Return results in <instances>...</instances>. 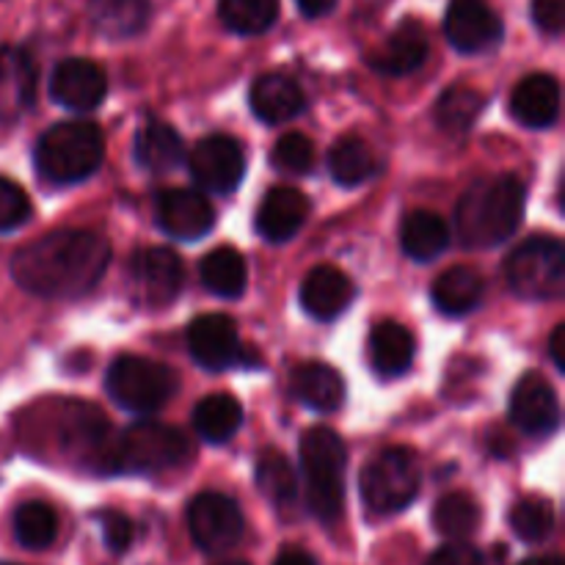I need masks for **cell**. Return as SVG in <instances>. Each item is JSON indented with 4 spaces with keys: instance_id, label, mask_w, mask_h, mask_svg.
Returning a JSON list of instances; mask_svg holds the SVG:
<instances>
[{
    "instance_id": "cell-1",
    "label": "cell",
    "mask_w": 565,
    "mask_h": 565,
    "mask_svg": "<svg viewBox=\"0 0 565 565\" xmlns=\"http://www.w3.org/2000/svg\"><path fill=\"white\" fill-rule=\"evenodd\" d=\"M110 263V243L88 230H61L25 243L11 257V276L42 298L86 296Z\"/></svg>"
},
{
    "instance_id": "cell-2",
    "label": "cell",
    "mask_w": 565,
    "mask_h": 565,
    "mask_svg": "<svg viewBox=\"0 0 565 565\" xmlns=\"http://www.w3.org/2000/svg\"><path fill=\"white\" fill-rule=\"evenodd\" d=\"M524 218V185L513 174L475 182L456 207L458 241L467 248H491L516 235Z\"/></svg>"
},
{
    "instance_id": "cell-3",
    "label": "cell",
    "mask_w": 565,
    "mask_h": 565,
    "mask_svg": "<svg viewBox=\"0 0 565 565\" xmlns=\"http://www.w3.org/2000/svg\"><path fill=\"white\" fill-rule=\"evenodd\" d=\"M105 158V138L92 121H61L42 132L33 149L36 171L53 185L88 180Z\"/></svg>"
},
{
    "instance_id": "cell-4",
    "label": "cell",
    "mask_w": 565,
    "mask_h": 565,
    "mask_svg": "<svg viewBox=\"0 0 565 565\" xmlns=\"http://www.w3.org/2000/svg\"><path fill=\"white\" fill-rule=\"evenodd\" d=\"M298 452H301L309 511L318 522H337L342 516V505H345V483H342L348 467L345 445L331 428H312L303 434Z\"/></svg>"
},
{
    "instance_id": "cell-5",
    "label": "cell",
    "mask_w": 565,
    "mask_h": 565,
    "mask_svg": "<svg viewBox=\"0 0 565 565\" xmlns=\"http://www.w3.org/2000/svg\"><path fill=\"white\" fill-rule=\"evenodd\" d=\"M191 452L185 434L163 423H138L110 447L108 472L152 475L180 467Z\"/></svg>"
},
{
    "instance_id": "cell-6",
    "label": "cell",
    "mask_w": 565,
    "mask_h": 565,
    "mask_svg": "<svg viewBox=\"0 0 565 565\" xmlns=\"http://www.w3.org/2000/svg\"><path fill=\"white\" fill-rule=\"evenodd\" d=\"M423 469L408 447H386L362 472V500L373 513H401L419 494Z\"/></svg>"
},
{
    "instance_id": "cell-7",
    "label": "cell",
    "mask_w": 565,
    "mask_h": 565,
    "mask_svg": "<svg viewBox=\"0 0 565 565\" xmlns=\"http://www.w3.org/2000/svg\"><path fill=\"white\" fill-rule=\"evenodd\" d=\"M105 386L125 412L152 414L174 397L180 379L174 370L152 359L119 356L108 367Z\"/></svg>"
},
{
    "instance_id": "cell-8",
    "label": "cell",
    "mask_w": 565,
    "mask_h": 565,
    "mask_svg": "<svg viewBox=\"0 0 565 565\" xmlns=\"http://www.w3.org/2000/svg\"><path fill=\"white\" fill-rule=\"evenodd\" d=\"M508 285L527 301H555L565 292V248L557 237H530L508 257Z\"/></svg>"
},
{
    "instance_id": "cell-9",
    "label": "cell",
    "mask_w": 565,
    "mask_h": 565,
    "mask_svg": "<svg viewBox=\"0 0 565 565\" xmlns=\"http://www.w3.org/2000/svg\"><path fill=\"white\" fill-rule=\"evenodd\" d=\"M188 530L193 544L210 555H221L237 546L243 535V513L232 497L204 491L188 505Z\"/></svg>"
},
{
    "instance_id": "cell-10",
    "label": "cell",
    "mask_w": 565,
    "mask_h": 565,
    "mask_svg": "<svg viewBox=\"0 0 565 565\" xmlns=\"http://www.w3.org/2000/svg\"><path fill=\"white\" fill-rule=\"evenodd\" d=\"M188 169L207 193H232L246 174V154L230 136H207L191 149Z\"/></svg>"
},
{
    "instance_id": "cell-11",
    "label": "cell",
    "mask_w": 565,
    "mask_h": 565,
    "mask_svg": "<svg viewBox=\"0 0 565 565\" xmlns=\"http://www.w3.org/2000/svg\"><path fill=\"white\" fill-rule=\"evenodd\" d=\"M188 351H191L193 362L210 373H221V370L243 364L237 326L226 315H199L188 326Z\"/></svg>"
},
{
    "instance_id": "cell-12",
    "label": "cell",
    "mask_w": 565,
    "mask_h": 565,
    "mask_svg": "<svg viewBox=\"0 0 565 565\" xmlns=\"http://www.w3.org/2000/svg\"><path fill=\"white\" fill-rule=\"evenodd\" d=\"M130 279L136 287V296L147 307H166L174 301L182 290V263L169 248H141L132 254Z\"/></svg>"
},
{
    "instance_id": "cell-13",
    "label": "cell",
    "mask_w": 565,
    "mask_h": 565,
    "mask_svg": "<svg viewBox=\"0 0 565 565\" xmlns=\"http://www.w3.org/2000/svg\"><path fill=\"white\" fill-rule=\"evenodd\" d=\"M447 39L461 53H486L502 39V20L486 0H450L445 17Z\"/></svg>"
},
{
    "instance_id": "cell-14",
    "label": "cell",
    "mask_w": 565,
    "mask_h": 565,
    "mask_svg": "<svg viewBox=\"0 0 565 565\" xmlns=\"http://www.w3.org/2000/svg\"><path fill=\"white\" fill-rule=\"evenodd\" d=\"M154 215H158L160 230L174 241H199L215 224L213 204L193 188H171L160 193Z\"/></svg>"
},
{
    "instance_id": "cell-15",
    "label": "cell",
    "mask_w": 565,
    "mask_h": 565,
    "mask_svg": "<svg viewBox=\"0 0 565 565\" xmlns=\"http://www.w3.org/2000/svg\"><path fill=\"white\" fill-rule=\"evenodd\" d=\"M511 419L519 430L530 436H550L561 425V401L555 386L541 373H527L519 379L511 395Z\"/></svg>"
},
{
    "instance_id": "cell-16",
    "label": "cell",
    "mask_w": 565,
    "mask_h": 565,
    "mask_svg": "<svg viewBox=\"0 0 565 565\" xmlns=\"http://www.w3.org/2000/svg\"><path fill=\"white\" fill-rule=\"evenodd\" d=\"M50 94L58 105L70 110H94L108 94L105 72L88 58L61 61L50 77Z\"/></svg>"
},
{
    "instance_id": "cell-17",
    "label": "cell",
    "mask_w": 565,
    "mask_h": 565,
    "mask_svg": "<svg viewBox=\"0 0 565 565\" xmlns=\"http://www.w3.org/2000/svg\"><path fill=\"white\" fill-rule=\"evenodd\" d=\"M39 70L22 47H0V125L20 119L36 97Z\"/></svg>"
},
{
    "instance_id": "cell-18",
    "label": "cell",
    "mask_w": 565,
    "mask_h": 565,
    "mask_svg": "<svg viewBox=\"0 0 565 565\" xmlns=\"http://www.w3.org/2000/svg\"><path fill=\"white\" fill-rule=\"evenodd\" d=\"M309 218V199L296 188H270L257 210V230L268 243H287Z\"/></svg>"
},
{
    "instance_id": "cell-19",
    "label": "cell",
    "mask_w": 565,
    "mask_h": 565,
    "mask_svg": "<svg viewBox=\"0 0 565 565\" xmlns=\"http://www.w3.org/2000/svg\"><path fill=\"white\" fill-rule=\"evenodd\" d=\"M353 281L334 265H318L301 285V307L315 320H334L351 307Z\"/></svg>"
},
{
    "instance_id": "cell-20",
    "label": "cell",
    "mask_w": 565,
    "mask_h": 565,
    "mask_svg": "<svg viewBox=\"0 0 565 565\" xmlns=\"http://www.w3.org/2000/svg\"><path fill=\"white\" fill-rule=\"evenodd\" d=\"M511 114L533 130H546L561 116V86L552 75H527L511 94Z\"/></svg>"
},
{
    "instance_id": "cell-21",
    "label": "cell",
    "mask_w": 565,
    "mask_h": 565,
    "mask_svg": "<svg viewBox=\"0 0 565 565\" xmlns=\"http://www.w3.org/2000/svg\"><path fill=\"white\" fill-rule=\"evenodd\" d=\"M425 58H428V33L417 20H403L370 55V64L384 75H408L417 72Z\"/></svg>"
},
{
    "instance_id": "cell-22",
    "label": "cell",
    "mask_w": 565,
    "mask_h": 565,
    "mask_svg": "<svg viewBox=\"0 0 565 565\" xmlns=\"http://www.w3.org/2000/svg\"><path fill=\"white\" fill-rule=\"evenodd\" d=\"M248 103H252L254 116L263 119L265 125H281V121H290L301 114L303 94L292 77L268 72V75H259L252 83Z\"/></svg>"
},
{
    "instance_id": "cell-23",
    "label": "cell",
    "mask_w": 565,
    "mask_h": 565,
    "mask_svg": "<svg viewBox=\"0 0 565 565\" xmlns=\"http://www.w3.org/2000/svg\"><path fill=\"white\" fill-rule=\"evenodd\" d=\"M136 160L143 171L152 174H166L174 171L185 158V143H182L180 132L171 125L158 119H149L138 127L136 132Z\"/></svg>"
},
{
    "instance_id": "cell-24",
    "label": "cell",
    "mask_w": 565,
    "mask_h": 565,
    "mask_svg": "<svg viewBox=\"0 0 565 565\" xmlns=\"http://www.w3.org/2000/svg\"><path fill=\"white\" fill-rule=\"evenodd\" d=\"M290 384L298 401L312 408V412L331 414L345 401V381L334 367L323 362H307L296 367Z\"/></svg>"
},
{
    "instance_id": "cell-25",
    "label": "cell",
    "mask_w": 565,
    "mask_h": 565,
    "mask_svg": "<svg viewBox=\"0 0 565 565\" xmlns=\"http://www.w3.org/2000/svg\"><path fill=\"white\" fill-rule=\"evenodd\" d=\"M370 362L384 379L403 375L414 362V337L406 326L384 320L370 334Z\"/></svg>"
},
{
    "instance_id": "cell-26",
    "label": "cell",
    "mask_w": 565,
    "mask_h": 565,
    "mask_svg": "<svg viewBox=\"0 0 565 565\" xmlns=\"http://www.w3.org/2000/svg\"><path fill=\"white\" fill-rule=\"evenodd\" d=\"M401 246L406 257L417 259V263H430L450 246V226L430 210H414L403 218Z\"/></svg>"
},
{
    "instance_id": "cell-27",
    "label": "cell",
    "mask_w": 565,
    "mask_h": 565,
    "mask_svg": "<svg viewBox=\"0 0 565 565\" xmlns=\"http://www.w3.org/2000/svg\"><path fill=\"white\" fill-rule=\"evenodd\" d=\"M483 290L486 281L478 270L469 268V265H456V268L445 270V274L436 279L430 298H434L436 309H439L441 315L456 318V315L472 312L480 303V298H483Z\"/></svg>"
},
{
    "instance_id": "cell-28",
    "label": "cell",
    "mask_w": 565,
    "mask_h": 565,
    "mask_svg": "<svg viewBox=\"0 0 565 565\" xmlns=\"http://www.w3.org/2000/svg\"><path fill=\"white\" fill-rule=\"evenodd\" d=\"M92 25L108 39H130L149 22V0H92Z\"/></svg>"
},
{
    "instance_id": "cell-29",
    "label": "cell",
    "mask_w": 565,
    "mask_h": 565,
    "mask_svg": "<svg viewBox=\"0 0 565 565\" xmlns=\"http://www.w3.org/2000/svg\"><path fill=\"white\" fill-rule=\"evenodd\" d=\"M243 425V406L232 395H207L204 401H199V406L193 408V428L202 436L204 441H213V445H224L232 436L241 430Z\"/></svg>"
},
{
    "instance_id": "cell-30",
    "label": "cell",
    "mask_w": 565,
    "mask_h": 565,
    "mask_svg": "<svg viewBox=\"0 0 565 565\" xmlns=\"http://www.w3.org/2000/svg\"><path fill=\"white\" fill-rule=\"evenodd\" d=\"M199 274H202L204 287L218 298H241L243 290H246V259H243L241 252H235L230 246H221L215 252H210L202 259Z\"/></svg>"
},
{
    "instance_id": "cell-31",
    "label": "cell",
    "mask_w": 565,
    "mask_h": 565,
    "mask_svg": "<svg viewBox=\"0 0 565 565\" xmlns=\"http://www.w3.org/2000/svg\"><path fill=\"white\" fill-rule=\"evenodd\" d=\"M329 171L334 177L337 185L356 188L364 180H370L375 171L373 149L362 141L359 136H342L334 141L329 152Z\"/></svg>"
},
{
    "instance_id": "cell-32",
    "label": "cell",
    "mask_w": 565,
    "mask_h": 565,
    "mask_svg": "<svg viewBox=\"0 0 565 565\" xmlns=\"http://www.w3.org/2000/svg\"><path fill=\"white\" fill-rule=\"evenodd\" d=\"M254 480H257L259 491H263L276 508H287L296 502V469H292V463L287 461L279 450H263V456L257 458V469H254Z\"/></svg>"
},
{
    "instance_id": "cell-33",
    "label": "cell",
    "mask_w": 565,
    "mask_h": 565,
    "mask_svg": "<svg viewBox=\"0 0 565 565\" xmlns=\"http://www.w3.org/2000/svg\"><path fill=\"white\" fill-rule=\"evenodd\" d=\"M218 17L232 33L257 36L265 33L279 17V0H221Z\"/></svg>"
},
{
    "instance_id": "cell-34",
    "label": "cell",
    "mask_w": 565,
    "mask_h": 565,
    "mask_svg": "<svg viewBox=\"0 0 565 565\" xmlns=\"http://www.w3.org/2000/svg\"><path fill=\"white\" fill-rule=\"evenodd\" d=\"M483 94L475 92V88L452 86L436 103V121L450 136H461V132H467L475 125V119L483 110Z\"/></svg>"
},
{
    "instance_id": "cell-35",
    "label": "cell",
    "mask_w": 565,
    "mask_h": 565,
    "mask_svg": "<svg viewBox=\"0 0 565 565\" xmlns=\"http://www.w3.org/2000/svg\"><path fill=\"white\" fill-rule=\"evenodd\" d=\"M434 524L445 539L450 541H463L478 530L480 524V508L463 491H452L439 500L434 511Z\"/></svg>"
},
{
    "instance_id": "cell-36",
    "label": "cell",
    "mask_w": 565,
    "mask_h": 565,
    "mask_svg": "<svg viewBox=\"0 0 565 565\" xmlns=\"http://www.w3.org/2000/svg\"><path fill=\"white\" fill-rule=\"evenodd\" d=\"M58 533V519L44 502H25L14 513V535L25 550H47Z\"/></svg>"
},
{
    "instance_id": "cell-37",
    "label": "cell",
    "mask_w": 565,
    "mask_h": 565,
    "mask_svg": "<svg viewBox=\"0 0 565 565\" xmlns=\"http://www.w3.org/2000/svg\"><path fill=\"white\" fill-rule=\"evenodd\" d=\"M511 527L527 544H541L555 530V508H552L550 500H541V497L519 500L511 508Z\"/></svg>"
},
{
    "instance_id": "cell-38",
    "label": "cell",
    "mask_w": 565,
    "mask_h": 565,
    "mask_svg": "<svg viewBox=\"0 0 565 565\" xmlns=\"http://www.w3.org/2000/svg\"><path fill=\"white\" fill-rule=\"evenodd\" d=\"M270 160L287 174H307L315 166V143L301 132H287L276 141Z\"/></svg>"
},
{
    "instance_id": "cell-39",
    "label": "cell",
    "mask_w": 565,
    "mask_h": 565,
    "mask_svg": "<svg viewBox=\"0 0 565 565\" xmlns=\"http://www.w3.org/2000/svg\"><path fill=\"white\" fill-rule=\"evenodd\" d=\"M31 218V202L25 191L0 177V232H11Z\"/></svg>"
},
{
    "instance_id": "cell-40",
    "label": "cell",
    "mask_w": 565,
    "mask_h": 565,
    "mask_svg": "<svg viewBox=\"0 0 565 565\" xmlns=\"http://www.w3.org/2000/svg\"><path fill=\"white\" fill-rule=\"evenodd\" d=\"M99 524H103V539H105V544H108L110 552L130 550L136 527H132V522L125 516V513L105 511L103 516H99Z\"/></svg>"
},
{
    "instance_id": "cell-41",
    "label": "cell",
    "mask_w": 565,
    "mask_h": 565,
    "mask_svg": "<svg viewBox=\"0 0 565 565\" xmlns=\"http://www.w3.org/2000/svg\"><path fill=\"white\" fill-rule=\"evenodd\" d=\"M533 22L550 36H561L565 22V0H533Z\"/></svg>"
},
{
    "instance_id": "cell-42",
    "label": "cell",
    "mask_w": 565,
    "mask_h": 565,
    "mask_svg": "<svg viewBox=\"0 0 565 565\" xmlns=\"http://www.w3.org/2000/svg\"><path fill=\"white\" fill-rule=\"evenodd\" d=\"M425 565H486V561L478 550L452 541V544L441 546L439 552H434Z\"/></svg>"
},
{
    "instance_id": "cell-43",
    "label": "cell",
    "mask_w": 565,
    "mask_h": 565,
    "mask_svg": "<svg viewBox=\"0 0 565 565\" xmlns=\"http://www.w3.org/2000/svg\"><path fill=\"white\" fill-rule=\"evenodd\" d=\"M550 356H552V362H555V367L561 370V373H565V323L555 326V331H552Z\"/></svg>"
},
{
    "instance_id": "cell-44",
    "label": "cell",
    "mask_w": 565,
    "mask_h": 565,
    "mask_svg": "<svg viewBox=\"0 0 565 565\" xmlns=\"http://www.w3.org/2000/svg\"><path fill=\"white\" fill-rule=\"evenodd\" d=\"M296 6L301 9L303 17H309V20H318V17H326L334 11L337 0H296Z\"/></svg>"
},
{
    "instance_id": "cell-45",
    "label": "cell",
    "mask_w": 565,
    "mask_h": 565,
    "mask_svg": "<svg viewBox=\"0 0 565 565\" xmlns=\"http://www.w3.org/2000/svg\"><path fill=\"white\" fill-rule=\"evenodd\" d=\"M274 565H318V561H315L309 552L292 550V546H290V550L279 552V557H276Z\"/></svg>"
},
{
    "instance_id": "cell-46",
    "label": "cell",
    "mask_w": 565,
    "mask_h": 565,
    "mask_svg": "<svg viewBox=\"0 0 565 565\" xmlns=\"http://www.w3.org/2000/svg\"><path fill=\"white\" fill-rule=\"evenodd\" d=\"M522 565H563L561 557H530Z\"/></svg>"
},
{
    "instance_id": "cell-47",
    "label": "cell",
    "mask_w": 565,
    "mask_h": 565,
    "mask_svg": "<svg viewBox=\"0 0 565 565\" xmlns=\"http://www.w3.org/2000/svg\"><path fill=\"white\" fill-rule=\"evenodd\" d=\"M226 565H246V563H226Z\"/></svg>"
}]
</instances>
